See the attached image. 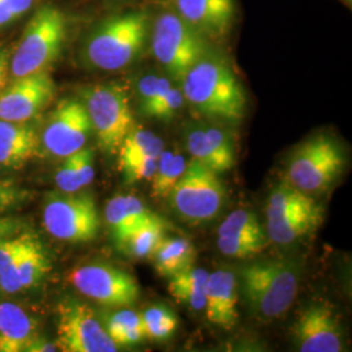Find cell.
<instances>
[{
  "label": "cell",
  "mask_w": 352,
  "mask_h": 352,
  "mask_svg": "<svg viewBox=\"0 0 352 352\" xmlns=\"http://www.w3.org/2000/svg\"><path fill=\"white\" fill-rule=\"evenodd\" d=\"M182 90L186 101L210 119L236 123L244 116V89L226 59L210 49L182 78Z\"/></svg>",
  "instance_id": "obj_1"
},
{
  "label": "cell",
  "mask_w": 352,
  "mask_h": 352,
  "mask_svg": "<svg viewBox=\"0 0 352 352\" xmlns=\"http://www.w3.org/2000/svg\"><path fill=\"white\" fill-rule=\"evenodd\" d=\"M149 20L145 12L123 13L104 20L84 43V62L101 71H119L131 65L146 46Z\"/></svg>",
  "instance_id": "obj_2"
},
{
  "label": "cell",
  "mask_w": 352,
  "mask_h": 352,
  "mask_svg": "<svg viewBox=\"0 0 352 352\" xmlns=\"http://www.w3.org/2000/svg\"><path fill=\"white\" fill-rule=\"evenodd\" d=\"M240 283L252 315L277 318L295 300L300 269L295 261L272 260L240 269Z\"/></svg>",
  "instance_id": "obj_3"
},
{
  "label": "cell",
  "mask_w": 352,
  "mask_h": 352,
  "mask_svg": "<svg viewBox=\"0 0 352 352\" xmlns=\"http://www.w3.org/2000/svg\"><path fill=\"white\" fill-rule=\"evenodd\" d=\"M67 37V19L54 7L39 8L28 23L23 37L10 62L12 78L46 72L63 49Z\"/></svg>",
  "instance_id": "obj_4"
},
{
  "label": "cell",
  "mask_w": 352,
  "mask_h": 352,
  "mask_svg": "<svg viewBox=\"0 0 352 352\" xmlns=\"http://www.w3.org/2000/svg\"><path fill=\"white\" fill-rule=\"evenodd\" d=\"M151 34L154 58L177 81H182L189 68L209 50L206 38L175 11L158 14L153 21Z\"/></svg>",
  "instance_id": "obj_5"
},
{
  "label": "cell",
  "mask_w": 352,
  "mask_h": 352,
  "mask_svg": "<svg viewBox=\"0 0 352 352\" xmlns=\"http://www.w3.org/2000/svg\"><path fill=\"white\" fill-rule=\"evenodd\" d=\"M81 98L102 151L116 153L135 126L126 88L116 82L93 85L81 91Z\"/></svg>",
  "instance_id": "obj_6"
},
{
  "label": "cell",
  "mask_w": 352,
  "mask_h": 352,
  "mask_svg": "<svg viewBox=\"0 0 352 352\" xmlns=\"http://www.w3.org/2000/svg\"><path fill=\"white\" fill-rule=\"evenodd\" d=\"M168 197L182 219L199 225L219 214L226 202V188L218 174L192 160Z\"/></svg>",
  "instance_id": "obj_7"
},
{
  "label": "cell",
  "mask_w": 352,
  "mask_h": 352,
  "mask_svg": "<svg viewBox=\"0 0 352 352\" xmlns=\"http://www.w3.org/2000/svg\"><path fill=\"white\" fill-rule=\"evenodd\" d=\"M346 155L337 140L318 135L298 148L287 166L289 184L305 193L329 188L343 173Z\"/></svg>",
  "instance_id": "obj_8"
},
{
  "label": "cell",
  "mask_w": 352,
  "mask_h": 352,
  "mask_svg": "<svg viewBox=\"0 0 352 352\" xmlns=\"http://www.w3.org/2000/svg\"><path fill=\"white\" fill-rule=\"evenodd\" d=\"M43 225L51 236L68 243H89L100 232L96 200L88 192L51 193L43 209Z\"/></svg>",
  "instance_id": "obj_9"
},
{
  "label": "cell",
  "mask_w": 352,
  "mask_h": 352,
  "mask_svg": "<svg viewBox=\"0 0 352 352\" xmlns=\"http://www.w3.org/2000/svg\"><path fill=\"white\" fill-rule=\"evenodd\" d=\"M56 315V346L62 351L115 352L119 349L85 302L64 300L58 305Z\"/></svg>",
  "instance_id": "obj_10"
},
{
  "label": "cell",
  "mask_w": 352,
  "mask_h": 352,
  "mask_svg": "<svg viewBox=\"0 0 352 352\" xmlns=\"http://www.w3.org/2000/svg\"><path fill=\"white\" fill-rule=\"evenodd\" d=\"M69 280L82 295L104 307L126 308L139 300L138 279L113 265L80 266L69 274Z\"/></svg>",
  "instance_id": "obj_11"
},
{
  "label": "cell",
  "mask_w": 352,
  "mask_h": 352,
  "mask_svg": "<svg viewBox=\"0 0 352 352\" xmlns=\"http://www.w3.org/2000/svg\"><path fill=\"white\" fill-rule=\"evenodd\" d=\"M91 131L84 103L64 100L59 102L43 126L42 142L50 154L65 158L85 146Z\"/></svg>",
  "instance_id": "obj_12"
},
{
  "label": "cell",
  "mask_w": 352,
  "mask_h": 352,
  "mask_svg": "<svg viewBox=\"0 0 352 352\" xmlns=\"http://www.w3.org/2000/svg\"><path fill=\"white\" fill-rule=\"evenodd\" d=\"M54 94L55 84L47 72L13 78L0 93V120L28 122L50 103Z\"/></svg>",
  "instance_id": "obj_13"
},
{
  "label": "cell",
  "mask_w": 352,
  "mask_h": 352,
  "mask_svg": "<svg viewBox=\"0 0 352 352\" xmlns=\"http://www.w3.org/2000/svg\"><path fill=\"white\" fill-rule=\"evenodd\" d=\"M294 337L299 351L343 350V334L338 318L327 304H315L302 311L294 325Z\"/></svg>",
  "instance_id": "obj_14"
},
{
  "label": "cell",
  "mask_w": 352,
  "mask_h": 352,
  "mask_svg": "<svg viewBox=\"0 0 352 352\" xmlns=\"http://www.w3.org/2000/svg\"><path fill=\"white\" fill-rule=\"evenodd\" d=\"M266 244L267 235L257 215L247 209H238L228 214L218 227V250L228 257H251L263 251Z\"/></svg>",
  "instance_id": "obj_15"
},
{
  "label": "cell",
  "mask_w": 352,
  "mask_h": 352,
  "mask_svg": "<svg viewBox=\"0 0 352 352\" xmlns=\"http://www.w3.org/2000/svg\"><path fill=\"white\" fill-rule=\"evenodd\" d=\"M175 12L206 38H222L235 19L234 0H174Z\"/></svg>",
  "instance_id": "obj_16"
},
{
  "label": "cell",
  "mask_w": 352,
  "mask_h": 352,
  "mask_svg": "<svg viewBox=\"0 0 352 352\" xmlns=\"http://www.w3.org/2000/svg\"><path fill=\"white\" fill-rule=\"evenodd\" d=\"M239 282L236 274L227 269L209 273L205 286V311L210 322L232 327L239 317Z\"/></svg>",
  "instance_id": "obj_17"
},
{
  "label": "cell",
  "mask_w": 352,
  "mask_h": 352,
  "mask_svg": "<svg viewBox=\"0 0 352 352\" xmlns=\"http://www.w3.org/2000/svg\"><path fill=\"white\" fill-rule=\"evenodd\" d=\"M104 217L111 230L115 243L124 245L133 232H136L140 227L146 225L158 215L148 209L139 197L131 195H119L107 202Z\"/></svg>",
  "instance_id": "obj_18"
},
{
  "label": "cell",
  "mask_w": 352,
  "mask_h": 352,
  "mask_svg": "<svg viewBox=\"0 0 352 352\" xmlns=\"http://www.w3.org/2000/svg\"><path fill=\"white\" fill-rule=\"evenodd\" d=\"M39 149L37 132L26 122L0 120V164L21 168Z\"/></svg>",
  "instance_id": "obj_19"
},
{
  "label": "cell",
  "mask_w": 352,
  "mask_h": 352,
  "mask_svg": "<svg viewBox=\"0 0 352 352\" xmlns=\"http://www.w3.org/2000/svg\"><path fill=\"white\" fill-rule=\"evenodd\" d=\"M36 337L34 318L14 302L0 304V352H25Z\"/></svg>",
  "instance_id": "obj_20"
},
{
  "label": "cell",
  "mask_w": 352,
  "mask_h": 352,
  "mask_svg": "<svg viewBox=\"0 0 352 352\" xmlns=\"http://www.w3.org/2000/svg\"><path fill=\"white\" fill-rule=\"evenodd\" d=\"M324 210L318 205L314 209L267 221V239L276 244H289L312 232L322 222Z\"/></svg>",
  "instance_id": "obj_21"
},
{
  "label": "cell",
  "mask_w": 352,
  "mask_h": 352,
  "mask_svg": "<svg viewBox=\"0 0 352 352\" xmlns=\"http://www.w3.org/2000/svg\"><path fill=\"white\" fill-rule=\"evenodd\" d=\"M151 256L157 273L161 277L170 278L193 266L197 252L190 240L164 238Z\"/></svg>",
  "instance_id": "obj_22"
},
{
  "label": "cell",
  "mask_w": 352,
  "mask_h": 352,
  "mask_svg": "<svg viewBox=\"0 0 352 352\" xmlns=\"http://www.w3.org/2000/svg\"><path fill=\"white\" fill-rule=\"evenodd\" d=\"M164 149V141L160 136L144 128L133 126L118 149L120 171L144 160L160 157Z\"/></svg>",
  "instance_id": "obj_23"
},
{
  "label": "cell",
  "mask_w": 352,
  "mask_h": 352,
  "mask_svg": "<svg viewBox=\"0 0 352 352\" xmlns=\"http://www.w3.org/2000/svg\"><path fill=\"white\" fill-rule=\"evenodd\" d=\"M209 272L201 267H193L170 277L168 289L177 302H183L193 311L205 308V286Z\"/></svg>",
  "instance_id": "obj_24"
},
{
  "label": "cell",
  "mask_w": 352,
  "mask_h": 352,
  "mask_svg": "<svg viewBox=\"0 0 352 352\" xmlns=\"http://www.w3.org/2000/svg\"><path fill=\"white\" fill-rule=\"evenodd\" d=\"M316 206H318V204L308 193L289 183H282L272 190L267 199L266 217L267 221L278 219L291 214L314 209Z\"/></svg>",
  "instance_id": "obj_25"
},
{
  "label": "cell",
  "mask_w": 352,
  "mask_h": 352,
  "mask_svg": "<svg viewBox=\"0 0 352 352\" xmlns=\"http://www.w3.org/2000/svg\"><path fill=\"white\" fill-rule=\"evenodd\" d=\"M187 162L180 151H162L151 176V193L155 199L168 197L177 180L184 174Z\"/></svg>",
  "instance_id": "obj_26"
},
{
  "label": "cell",
  "mask_w": 352,
  "mask_h": 352,
  "mask_svg": "<svg viewBox=\"0 0 352 352\" xmlns=\"http://www.w3.org/2000/svg\"><path fill=\"white\" fill-rule=\"evenodd\" d=\"M51 270L50 260L43 251L41 243L34 236L21 256L19 276L23 289H30L38 285Z\"/></svg>",
  "instance_id": "obj_27"
},
{
  "label": "cell",
  "mask_w": 352,
  "mask_h": 352,
  "mask_svg": "<svg viewBox=\"0 0 352 352\" xmlns=\"http://www.w3.org/2000/svg\"><path fill=\"white\" fill-rule=\"evenodd\" d=\"M164 232H166L164 221L160 217H157L146 225L140 227L136 232H133L131 238L126 240L124 247L135 257H139V258L149 257L154 250L158 247V244L164 240Z\"/></svg>",
  "instance_id": "obj_28"
},
{
  "label": "cell",
  "mask_w": 352,
  "mask_h": 352,
  "mask_svg": "<svg viewBox=\"0 0 352 352\" xmlns=\"http://www.w3.org/2000/svg\"><path fill=\"white\" fill-rule=\"evenodd\" d=\"M186 146L192 158L204 164L215 174H221L219 164L214 155L212 146L205 136L202 124H190L186 131Z\"/></svg>",
  "instance_id": "obj_29"
},
{
  "label": "cell",
  "mask_w": 352,
  "mask_h": 352,
  "mask_svg": "<svg viewBox=\"0 0 352 352\" xmlns=\"http://www.w3.org/2000/svg\"><path fill=\"white\" fill-rule=\"evenodd\" d=\"M202 129L218 161L221 174L231 170L235 166V149L231 136L219 126L202 124Z\"/></svg>",
  "instance_id": "obj_30"
},
{
  "label": "cell",
  "mask_w": 352,
  "mask_h": 352,
  "mask_svg": "<svg viewBox=\"0 0 352 352\" xmlns=\"http://www.w3.org/2000/svg\"><path fill=\"white\" fill-rule=\"evenodd\" d=\"M171 81L164 76L148 74L142 76L136 84V90L140 100V110L151 106V103L158 101L161 97L173 88Z\"/></svg>",
  "instance_id": "obj_31"
},
{
  "label": "cell",
  "mask_w": 352,
  "mask_h": 352,
  "mask_svg": "<svg viewBox=\"0 0 352 352\" xmlns=\"http://www.w3.org/2000/svg\"><path fill=\"white\" fill-rule=\"evenodd\" d=\"M184 102L186 98H184L183 90L173 87L164 97H161L158 101L151 103V106L141 110V113L148 118L168 120L182 110V107L184 106Z\"/></svg>",
  "instance_id": "obj_32"
},
{
  "label": "cell",
  "mask_w": 352,
  "mask_h": 352,
  "mask_svg": "<svg viewBox=\"0 0 352 352\" xmlns=\"http://www.w3.org/2000/svg\"><path fill=\"white\" fill-rule=\"evenodd\" d=\"M140 327H142L141 314H138L135 311H129V309H123V311L115 312L109 317L106 330H107L110 338L116 344L119 338L126 331Z\"/></svg>",
  "instance_id": "obj_33"
},
{
  "label": "cell",
  "mask_w": 352,
  "mask_h": 352,
  "mask_svg": "<svg viewBox=\"0 0 352 352\" xmlns=\"http://www.w3.org/2000/svg\"><path fill=\"white\" fill-rule=\"evenodd\" d=\"M32 238L33 235L30 234H23L20 236H13L10 239L0 241V274L21 252L25 250Z\"/></svg>",
  "instance_id": "obj_34"
},
{
  "label": "cell",
  "mask_w": 352,
  "mask_h": 352,
  "mask_svg": "<svg viewBox=\"0 0 352 352\" xmlns=\"http://www.w3.org/2000/svg\"><path fill=\"white\" fill-rule=\"evenodd\" d=\"M75 160L76 171L78 177V184L81 189L90 186L94 180V153L91 149H80L72 154Z\"/></svg>",
  "instance_id": "obj_35"
},
{
  "label": "cell",
  "mask_w": 352,
  "mask_h": 352,
  "mask_svg": "<svg viewBox=\"0 0 352 352\" xmlns=\"http://www.w3.org/2000/svg\"><path fill=\"white\" fill-rule=\"evenodd\" d=\"M55 182L58 188L62 192H68L74 193L81 190V187L78 184V177H77V171H76L75 160L74 155L65 157V161L63 164L59 167V171L55 176Z\"/></svg>",
  "instance_id": "obj_36"
},
{
  "label": "cell",
  "mask_w": 352,
  "mask_h": 352,
  "mask_svg": "<svg viewBox=\"0 0 352 352\" xmlns=\"http://www.w3.org/2000/svg\"><path fill=\"white\" fill-rule=\"evenodd\" d=\"M33 4L34 0H0V28L25 14Z\"/></svg>",
  "instance_id": "obj_37"
},
{
  "label": "cell",
  "mask_w": 352,
  "mask_h": 352,
  "mask_svg": "<svg viewBox=\"0 0 352 352\" xmlns=\"http://www.w3.org/2000/svg\"><path fill=\"white\" fill-rule=\"evenodd\" d=\"M157 160H158V157H151V158L141 161L139 164H132L124 170H122L126 184H133V183H138L141 180L151 179V176L155 171Z\"/></svg>",
  "instance_id": "obj_38"
},
{
  "label": "cell",
  "mask_w": 352,
  "mask_h": 352,
  "mask_svg": "<svg viewBox=\"0 0 352 352\" xmlns=\"http://www.w3.org/2000/svg\"><path fill=\"white\" fill-rule=\"evenodd\" d=\"M29 197L25 189L19 188L11 183H0V212L12 209Z\"/></svg>",
  "instance_id": "obj_39"
},
{
  "label": "cell",
  "mask_w": 352,
  "mask_h": 352,
  "mask_svg": "<svg viewBox=\"0 0 352 352\" xmlns=\"http://www.w3.org/2000/svg\"><path fill=\"white\" fill-rule=\"evenodd\" d=\"M177 324H179L177 317L173 316V317L164 320V321L144 325L145 338L154 340H168L175 333Z\"/></svg>",
  "instance_id": "obj_40"
},
{
  "label": "cell",
  "mask_w": 352,
  "mask_h": 352,
  "mask_svg": "<svg viewBox=\"0 0 352 352\" xmlns=\"http://www.w3.org/2000/svg\"><path fill=\"white\" fill-rule=\"evenodd\" d=\"M175 316L173 311H170L167 307L164 305H153L151 308L145 309L141 314V320H142V327L144 325H149V324H154V322H160L167 320L170 317Z\"/></svg>",
  "instance_id": "obj_41"
},
{
  "label": "cell",
  "mask_w": 352,
  "mask_h": 352,
  "mask_svg": "<svg viewBox=\"0 0 352 352\" xmlns=\"http://www.w3.org/2000/svg\"><path fill=\"white\" fill-rule=\"evenodd\" d=\"M23 228V223L20 219L11 218V217H0V241L10 239L16 236Z\"/></svg>",
  "instance_id": "obj_42"
},
{
  "label": "cell",
  "mask_w": 352,
  "mask_h": 352,
  "mask_svg": "<svg viewBox=\"0 0 352 352\" xmlns=\"http://www.w3.org/2000/svg\"><path fill=\"white\" fill-rule=\"evenodd\" d=\"M10 52L7 50H0V93L10 82Z\"/></svg>",
  "instance_id": "obj_43"
},
{
  "label": "cell",
  "mask_w": 352,
  "mask_h": 352,
  "mask_svg": "<svg viewBox=\"0 0 352 352\" xmlns=\"http://www.w3.org/2000/svg\"><path fill=\"white\" fill-rule=\"evenodd\" d=\"M58 351V346L51 343L49 340H43L41 337H36L33 342L28 346L25 352H54Z\"/></svg>",
  "instance_id": "obj_44"
}]
</instances>
